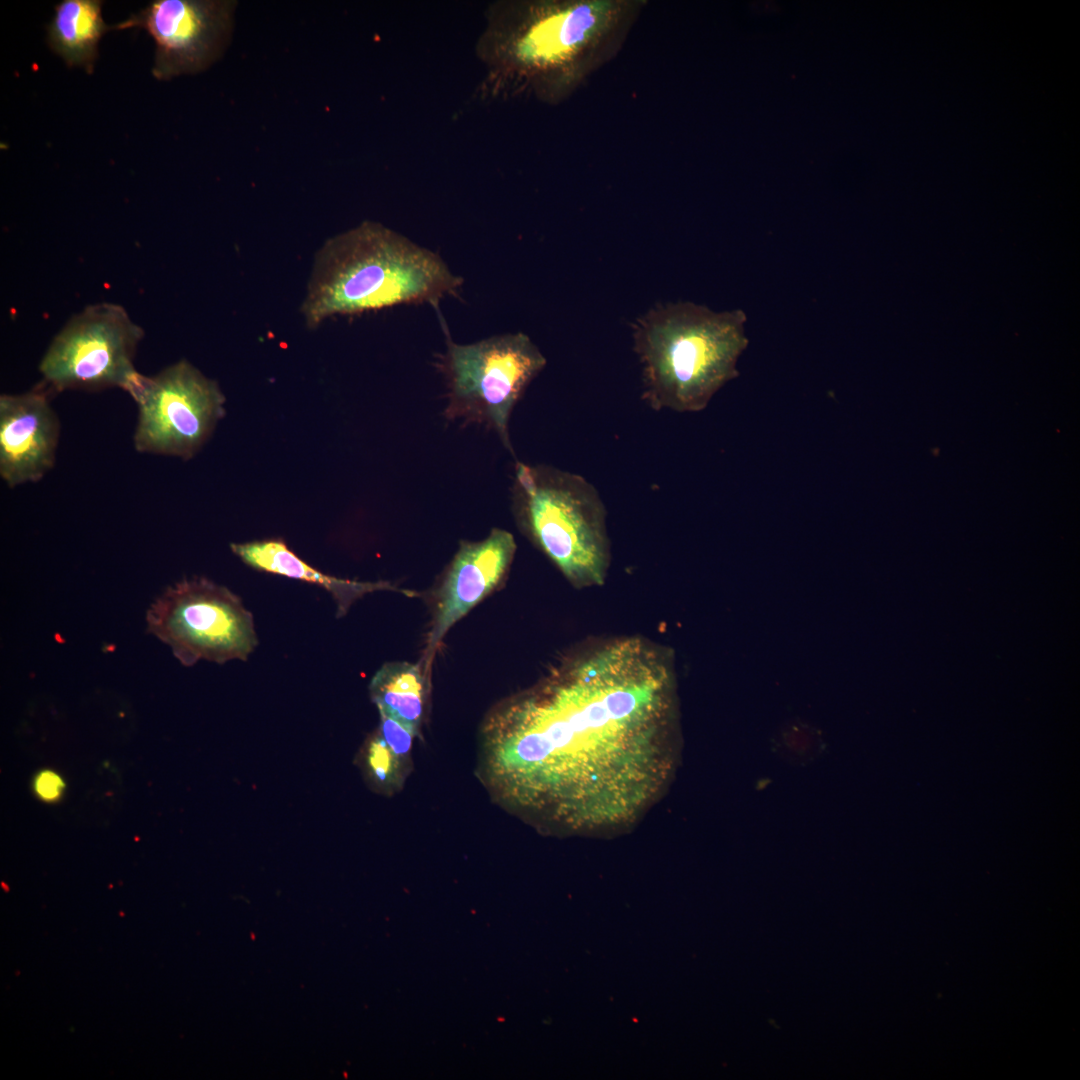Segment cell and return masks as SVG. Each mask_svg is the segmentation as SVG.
I'll list each match as a JSON object with an SVG mask.
<instances>
[{
    "instance_id": "7c38bea8",
    "label": "cell",
    "mask_w": 1080,
    "mask_h": 1080,
    "mask_svg": "<svg viewBox=\"0 0 1080 1080\" xmlns=\"http://www.w3.org/2000/svg\"><path fill=\"white\" fill-rule=\"evenodd\" d=\"M608 5L573 4L539 13L509 39L499 41L519 66L544 69L570 59L590 42L609 19ZM510 60V61H511Z\"/></svg>"
},
{
    "instance_id": "2e32d148",
    "label": "cell",
    "mask_w": 1080,
    "mask_h": 1080,
    "mask_svg": "<svg viewBox=\"0 0 1080 1080\" xmlns=\"http://www.w3.org/2000/svg\"><path fill=\"white\" fill-rule=\"evenodd\" d=\"M400 760L379 732L369 741L366 749L367 769L379 786L390 787L398 782Z\"/></svg>"
},
{
    "instance_id": "4fadbf2b",
    "label": "cell",
    "mask_w": 1080,
    "mask_h": 1080,
    "mask_svg": "<svg viewBox=\"0 0 1080 1080\" xmlns=\"http://www.w3.org/2000/svg\"><path fill=\"white\" fill-rule=\"evenodd\" d=\"M231 550L248 566L268 573L310 582L331 594L337 616L346 614L351 604L366 593L397 590L388 582H359L322 573L308 565L280 539L231 544Z\"/></svg>"
},
{
    "instance_id": "9c48e42d",
    "label": "cell",
    "mask_w": 1080,
    "mask_h": 1080,
    "mask_svg": "<svg viewBox=\"0 0 1080 1080\" xmlns=\"http://www.w3.org/2000/svg\"><path fill=\"white\" fill-rule=\"evenodd\" d=\"M235 7L229 0H153L111 29H145L156 46L152 74L168 80L203 71L221 56Z\"/></svg>"
},
{
    "instance_id": "30bf717a",
    "label": "cell",
    "mask_w": 1080,
    "mask_h": 1080,
    "mask_svg": "<svg viewBox=\"0 0 1080 1080\" xmlns=\"http://www.w3.org/2000/svg\"><path fill=\"white\" fill-rule=\"evenodd\" d=\"M515 551L513 535L499 528L483 540L461 542L438 592L426 665L448 630L503 580Z\"/></svg>"
},
{
    "instance_id": "5b68a950",
    "label": "cell",
    "mask_w": 1080,
    "mask_h": 1080,
    "mask_svg": "<svg viewBox=\"0 0 1080 1080\" xmlns=\"http://www.w3.org/2000/svg\"><path fill=\"white\" fill-rule=\"evenodd\" d=\"M446 350L438 367L447 388L444 416L494 430L512 454L509 419L546 358L524 333L491 336L470 344L454 342L446 328Z\"/></svg>"
},
{
    "instance_id": "ba28073f",
    "label": "cell",
    "mask_w": 1080,
    "mask_h": 1080,
    "mask_svg": "<svg viewBox=\"0 0 1080 1080\" xmlns=\"http://www.w3.org/2000/svg\"><path fill=\"white\" fill-rule=\"evenodd\" d=\"M129 394L138 407L133 443L141 453L188 459L225 413L218 383L187 360L154 376L141 374Z\"/></svg>"
},
{
    "instance_id": "52a82bcc",
    "label": "cell",
    "mask_w": 1080,
    "mask_h": 1080,
    "mask_svg": "<svg viewBox=\"0 0 1080 1080\" xmlns=\"http://www.w3.org/2000/svg\"><path fill=\"white\" fill-rule=\"evenodd\" d=\"M143 336L121 305H89L53 338L39 371L56 391L118 387L129 393L141 375L133 361Z\"/></svg>"
},
{
    "instance_id": "277c9868",
    "label": "cell",
    "mask_w": 1080,
    "mask_h": 1080,
    "mask_svg": "<svg viewBox=\"0 0 1080 1080\" xmlns=\"http://www.w3.org/2000/svg\"><path fill=\"white\" fill-rule=\"evenodd\" d=\"M512 509L530 540L577 587L601 585L610 564L606 510L582 476L517 461Z\"/></svg>"
},
{
    "instance_id": "e0dca14e",
    "label": "cell",
    "mask_w": 1080,
    "mask_h": 1080,
    "mask_svg": "<svg viewBox=\"0 0 1080 1080\" xmlns=\"http://www.w3.org/2000/svg\"><path fill=\"white\" fill-rule=\"evenodd\" d=\"M380 719L379 734L399 759L405 758L410 752L415 734L384 713H380Z\"/></svg>"
},
{
    "instance_id": "8992f818",
    "label": "cell",
    "mask_w": 1080,
    "mask_h": 1080,
    "mask_svg": "<svg viewBox=\"0 0 1080 1080\" xmlns=\"http://www.w3.org/2000/svg\"><path fill=\"white\" fill-rule=\"evenodd\" d=\"M146 623L184 666L245 661L258 644L253 615L240 597L203 577L167 587L148 608Z\"/></svg>"
},
{
    "instance_id": "7a4b0ae2",
    "label": "cell",
    "mask_w": 1080,
    "mask_h": 1080,
    "mask_svg": "<svg viewBox=\"0 0 1080 1080\" xmlns=\"http://www.w3.org/2000/svg\"><path fill=\"white\" fill-rule=\"evenodd\" d=\"M463 279L432 250L372 221L337 234L316 253L301 313L309 328L336 315L397 305L437 306Z\"/></svg>"
},
{
    "instance_id": "3957f363",
    "label": "cell",
    "mask_w": 1080,
    "mask_h": 1080,
    "mask_svg": "<svg viewBox=\"0 0 1080 1080\" xmlns=\"http://www.w3.org/2000/svg\"><path fill=\"white\" fill-rule=\"evenodd\" d=\"M746 314L693 302L660 304L632 324L642 365L643 399L654 410L699 412L739 375L749 344Z\"/></svg>"
},
{
    "instance_id": "ac0fdd59",
    "label": "cell",
    "mask_w": 1080,
    "mask_h": 1080,
    "mask_svg": "<svg viewBox=\"0 0 1080 1080\" xmlns=\"http://www.w3.org/2000/svg\"><path fill=\"white\" fill-rule=\"evenodd\" d=\"M63 788L64 783L61 777L50 770L40 772L35 779V791L39 797L46 801L57 799L61 795Z\"/></svg>"
},
{
    "instance_id": "9a60e30c",
    "label": "cell",
    "mask_w": 1080,
    "mask_h": 1080,
    "mask_svg": "<svg viewBox=\"0 0 1080 1080\" xmlns=\"http://www.w3.org/2000/svg\"><path fill=\"white\" fill-rule=\"evenodd\" d=\"M369 690L379 712L417 734L423 715L425 680L419 665L395 661L383 664Z\"/></svg>"
},
{
    "instance_id": "5bb4252c",
    "label": "cell",
    "mask_w": 1080,
    "mask_h": 1080,
    "mask_svg": "<svg viewBox=\"0 0 1080 1080\" xmlns=\"http://www.w3.org/2000/svg\"><path fill=\"white\" fill-rule=\"evenodd\" d=\"M100 0H62L54 7L47 25V42L68 67H82L92 74L99 56L98 44L111 30L102 18Z\"/></svg>"
},
{
    "instance_id": "6da1fadb",
    "label": "cell",
    "mask_w": 1080,
    "mask_h": 1080,
    "mask_svg": "<svg viewBox=\"0 0 1080 1080\" xmlns=\"http://www.w3.org/2000/svg\"><path fill=\"white\" fill-rule=\"evenodd\" d=\"M675 682L639 637L592 644L498 706L484 727L485 778L520 815L566 834L632 826L675 762Z\"/></svg>"
},
{
    "instance_id": "8fae6325",
    "label": "cell",
    "mask_w": 1080,
    "mask_h": 1080,
    "mask_svg": "<svg viewBox=\"0 0 1080 1080\" xmlns=\"http://www.w3.org/2000/svg\"><path fill=\"white\" fill-rule=\"evenodd\" d=\"M60 424L41 390L0 396V475L13 488L53 467Z\"/></svg>"
}]
</instances>
